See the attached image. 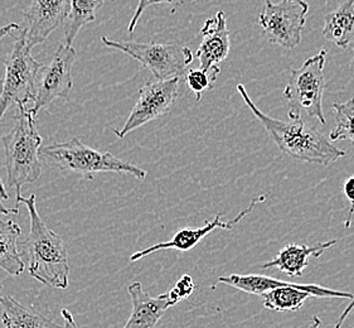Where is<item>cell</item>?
<instances>
[{"label":"cell","instance_id":"6da1fadb","mask_svg":"<svg viewBox=\"0 0 354 328\" xmlns=\"http://www.w3.org/2000/svg\"><path fill=\"white\" fill-rule=\"evenodd\" d=\"M236 89L241 95L242 100L245 101L252 114L261 122L272 142L277 144V148L285 156L297 159L299 162L324 167L346 156V150L334 145L315 127L303 122L301 115L289 110V122L271 118L256 107L248 96L245 86L239 84Z\"/></svg>","mask_w":354,"mask_h":328},{"label":"cell","instance_id":"7a4b0ae2","mask_svg":"<svg viewBox=\"0 0 354 328\" xmlns=\"http://www.w3.org/2000/svg\"><path fill=\"white\" fill-rule=\"evenodd\" d=\"M17 207H27L30 221L28 237L23 244V257L29 275L44 286L66 289L70 283V263L62 237L46 226L37 210V197L15 194Z\"/></svg>","mask_w":354,"mask_h":328},{"label":"cell","instance_id":"3957f363","mask_svg":"<svg viewBox=\"0 0 354 328\" xmlns=\"http://www.w3.org/2000/svg\"><path fill=\"white\" fill-rule=\"evenodd\" d=\"M18 113L10 133L3 136L4 158L8 174V187L15 188L17 194H21L26 185L38 181L42 173V162L39 149L42 138L36 128V116L30 114L27 105L17 104Z\"/></svg>","mask_w":354,"mask_h":328},{"label":"cell","instance_id":"277c9868","mask_svg":"<svg viewBox=\"0 0 354 328\" xmlns=\"http://www.w3.org/2000/svg\"><path fill=\"white\" fill-rule=\"evenodd\" d=\"M39 157L61 171L77 173L88 181H93L95 173L102 172L131 174L139 181H144L148 176V172L134 164L115 157L111 153L93 149L78 138H72L64 143L41 147Z\"/></svg>","mask_w":354,"mask_h":328},{"label":"cell","instance_id":"5b68a950","mask_svg":"<svg viewBox=\"0 0 354 328\" xmlns=\"http://www.w3.org/2000/svg\"><path fill=\"white\" fill-rule=\"evenodd\" d=\"M101 41L109 48L124 52L140 62L156 80L182 78L193 62L192 51L177 43L113 41L107 37H102Z\"/></svg>","mask_w":354,"mask_h":328},{"label":"cell","instance_id":"8992f818","mask_svg":"<svg viewBox=\"0 0 354 328\" xmlns=\"http://www.w3.org/2000/svg\"><path fill=\"white\" fill-rule=\"evenodd\" d=\"M326 61V50L308 58L301 67L291 71L288 84L283 89V96L290 104L289 110L300 115L304 111L308 116L315 118L323 125L326 122L323 113Z\"/></svg>","mask_w":354,"mask_h":328},{"label":"cell","instance_id":"52a82bcc","mask_svg":"<svg viewBox=\"0 0 354 328\" xmlns=\"http://www.w3.org/2000/svg\"><path fill=\"white\" fill-rule=\"evenodd\" d=\"M27 47L21 29L12 50L4 61L6 79L3 81V91L0 95V120L13 104H28L35 98V84L41 66Z\"/></svg>","mask_w":354,"mask_h":328},{"label":"cell","instance_id":"ba28073f","mask_svg":"<svg viewBox=\"0 0 354 328\" xmlns=\"http://www.w3.org/2000/svg\"><path fill=\"white\" fill-rule=\"evenodd\" d=\"M308 12L309 4L305 0H281L280 3L263 0L259 15L262 35L271 44L294 50L301 42Z\"/></svg>","mask_w":354,"mask_h":328},{"label":"cell","instance_id":"9c48e42d","mask_svg":"<svg viewBox=\"0 0 354 328\" xmlns=\"http://www.w3.org/2000/svg\"><path fill=\"white\" fill-rule=\"evenodd\" d=\"M76 56L77 53L72 46L61 44L50 64L41 66L35 84V105L28 109L33 116H37L44 107H50L57 98L68 99L73 86L72 69Z\"/></svg>","mask_w":354,"mask_h":328},{"label":"cell","instance_id":"30bf717a","mask_svg":"<svg viewBox=\"0 0 354 328\" xmlns=\"http://www.w3.org/2000/svg\"><path fill=\"white\" fill-rule=\"evenodd\" d=\"M179 82L180 78L148 81L140 89L139 99L129 115L128 120L119 130L113 129V133L119 138H124L135 129L142 128V125L168 114L177 101Z\"/></svg>","mask_w":354,"mask_h":328},{"label":"cell","instance_id":"8fae6325","mask_svg":"<svg viewBox=\"0 0 354 328\" xmlns=\"http://www.w3.org/2000/svg\"><path fill=\"white\" fill-rule=\"evenodd\" d=\"M266 199H268L266 194L255 197L254 200L250 202V205L231 221H222V214L218 212V214L214 216L212 221H205V225L201 226V228H182V230H179L173 235L169 242L158 243L156 245H153V246H150V248H147V249L136 251L130 257V262L131 263H136V262L142 260V257H148V255L154 254V253H158L159 250L174 249L178 250V251H182V253H187V251H189L193 248H196L205 239V236L209 235L216 228H223V230H228V231L234 230L248 215L251 214L255 210V207L257 205L263 203Z\"/></svg>","mask_w":354,"mask_h":328},{"label":"cell","instance_id":"7c38bea8","mask_svg":"<svg viewBox=\"0 0 354 328\" xmlns=\"http://www.w3.org/2000/svg\"><path fill=\"white\" fill-rule=\"evenodd\" d=\"M68 0H32L24 15L26 28L21 30L27 47L42 44L59 27L67 15Z\"/></svg>","mask_w":354,"mask_h":328},{"label":"cell","instance_id":"4fadbf2b","mask_svg":"<svg viewBox=\"0 0 354 328\" xmlns=\"http://www.w3.org/2000/svg\"><path fill=\"white\" fill-rule=\"evenodd\" d=\"M201 36L202 42L197 50L199 69L218 78L220 64L226 60L231 48L226 15L218 12L214 18L207 19L201 29Z\"/></svg>","mask_w":354,"mask_h":328},{"label":"cell","instance_id":"5bb4252c","mask_svg":"<svg viewBox=\"0 0 354 328\" xmlns=\"http://www.w3.org/2000/svg\"><path fill=\"white\" fill-rule=\"evenodd\" d=\"M263 307L274 312H298L310 297L352 300L353 293L340 292L317 284H295L280 286L262 294Z\"/></svg>","mask_w":354,"mask_h":328},{"label":"cell","instance_id":"9a60e30c","mask_svg":"<svg viewBox=\"0 0 354 328\" xmlns=\"http://www.w3.org/2000/svg\"><path fill=\"white\" fill-rule=\"evenodd\" d=\"M128 293L133 309L122 328H154L165 311L171 307L167 293L154 298L144 291L140 282H133L128 286Z\"/></svg>","mask_w":354,"mask_h":328},{"label":"cell","instance_id":"2e32d148","mask_svg":"<svg viewBox=\"0 0 354 328\" xmlns=\"http://www.w3.org/2000/svg\"><path fill=\"white\" fill-rule=\"evenodd\" d=\"M337 240H329L326 243H319L313 246L290 244L285 246L275 259L260 265V268L266 269H277L283 271L291 278H300L304 273L305 268L309 264L310 257H320L326 250L333 248Z\"/></svg>","mask_w":354,"mask_h":328},{"label":"cell","instance_id":"e0dca14e","mask_svg":"<svg viewBox=\"0 0 354 328\" xmlns=\"http://www.w3.org/2000/svg\"><path fill=\"white\" fill-rule=\"evenodd\" d=\"M1 322L6 328H62L33 308L23 306L9 294H0Z\"/></svg>","mask_w":354,"mask_h":328},{"label":"cell","instance_id":"ac0fdd59","mask_svg":"<svg viewBox=\"0 0 354 328\" xmlns=\"http://www.w3.org/2000/svg\"><path fill=\"white\" fill-rule=\"evenodd\" d=\"M323 37L339 48L347 50L354 41V0H344L324 17Z\"/></svg>","mask_w":354,"mask_h":328},{"label":"cell","instance_id":"d6986e66","mask_svg":"<svg viewBox=\"0 0 354 328\" xmlns=\"http://www.w3.org/2000/svg\"><path fill=\"white\" fill-rule=\"evenodd\" d=\"M21 228L17 222L0 219V269L12 277H19L24 271V260L18 251V239Z\"/></svg>","mask_w":354,"mask_h":328},{"label":"cell","instance_id":"ffe728a7","mask_svg":"<svg viewBox=\"0 0 354 328\" xmlns=\"http://www.w3.org/2000/svg\"><path fill=\"white\" fill-rule=\"evenodd\" d=\"M105 0H68V10L64 19V44L72 46L78 32L96 21V15Z\"/></svg>","mask_w":354,"mask_h":328},{"label":"cell","instance_id":"44dd1931","mask_svg":"<svg viewBox=\"0 0 354 328\" xmlns=\"http://www.w3.org/2000/svg\"><path fill=\"white\" fill-rule=\"evenodd\" d=\"M335 127L329 134L330 142L349 140L354 145V98L346 102H334Z\"/></svg>","mask_w":354,"mask_h":328},{"label":"cell","instance_id":"7402d4cb","mask_svg":"<svg viewBox=\"0 0 354 328\" xmlns=\"http://www.w3.org/2000/svg\"><path fill=\"white\" fill-rule=\"evenodd\" d=\"M185 84L191 89L192 93L196 95L197 101H199L205 91L212 89L217 78L202 69H192L185 73Z\"/></svg>","mask_w":354,"mask_h":328},{"label":"cell","instance_id":"603a6c76","mask_svg":"<svg viewBox=\"0 0 354 328\" xmlns=\"http://www.w3.org/2000/svg\"><path fill=\"white\" fill-rule=\"evenodd\" d=\"M193 291H194L193 278H192L191 275L185 274L182 278L178 280L176 286H173L169 292H167V295H168V300H169L171 307L176 306L180 300L191 297Z\"/></svg>","mask_w":354,"mask_h":328},{"label":"cell","instance_id":"cb8c5ba5","mask_svg":"<svg viewBox=\"0 0 354 328\" xmlns=\"http://www.w3.org/2000/svg\"><path fill=\"white\" fill-rule=\"evenodd\" d=\"M174 0H139V4L136 7L134 15L131 18V21L129 23V32L130 33H134L135 27L138 24V21L140 19L142 13L151 7V6H156V4H164V3H173Z\"/></svg>","mask_w":354,"mask_h":328},{"label":"cell","instance_id":"d4e9b609","mask_svg":"<svg viewBox=\"0 0 354 328\" xmlns=\"http://www.w3.org/2000/svg\"><path fill=\"white\" fill-rule=\"evenodd\" d=\"M343 192L346 194L348 201L351 202V207H349V211H348L347 219H346V228H351V222H352V217L354 214V176L349 177V179L344 182L343 185Z\"/></svg>","mask_w":354,"mask_h":328},{"label":"cell","instance_id":"484cf974","mask_svg":"<svg viewBox=\"0 0 354 328\" xmlns=\"http://www.w3.org/2000/svg\"><path fill=\"white\" fill-rule=\"evenodd\" d=\"M354 311V293H353V298L351 300V303L348 304L347 308L343 311V313L340 314L339 318L335 322V325H334V328H342L343 327V325H344V322L347 320L348 317L351 316V313H353Z\"/></svg>","mask_w":354,"mask_h":328},{"label":"cell","instance_id":"4316f807","mask_svg":"<svg viewBox=\"0 0 354 328\" xmlns=\"http://www.w3.org/2000/svg\"><path fill=\"white\" fill-rule=\"evenodd\" d=\"M19 29H21V27H19L17 23H10V24H8V26L0 27V42H1L6 37L9 36V35L17 33Z\"/></svg>","mask_w":354,"mask_h":328},{"label":"cell","instance_id":"83f0119b","mask_svg":"<svg viewBox=\"0 0 354 328\" xmlns=\"http://www.w3.org/2000/svg\"><path fill=\"white\" fill-rule=\"evenodd\" d=\"M61 313H62V318H64V327L62 328H80L71 312L67 308H64Z\"/></svg>","mask_w":354,"mask_h":328},{"label":"cell","instance_id":"f1b7e54d","mask_svg":"<svg viewBox=\"0 0 354 328\" xmlns=\"http://www.w3.org/2000/svg\"><path fill=\"white\" fill-rule=\"evenodd\" d=\"M18 212H19V207L8 208L7 206H4L3 199H1V196H0V215H18Z\"/></svg>","mask_w":354,"mask_h":328},{"label":"cell","instance_id":"f546056e","mask_svg":"<svg viewBox=\"0 0 354 328\" xmlns=\"http://www.w3.org/2000/svg\"><path fill=\"white\" fill-rule=\"evenodd\" d=\"M306 328H322V320L318 316H313L312 320L309 322V326Z\"/></svg>","mask_w":354,"mask_h":328},{"label":"cell","instance_id":"4dcf8cb0","mask_svg":"<svg viewBox=\"0 0 354 328\" xmlns=\"http://www.w3.org/2000/svg\"><path fill=\"white\" fill-rule=\"evenodd\" d=\"M0 196H1L3 200H9V194H8L7 188H6V185H4L1 176H0Z\"/></svg>","mask_w":354,"mask_h":328},{"label":"cell","instance_id":"1f68e13d","mask_svg":"<svg viewBox=\"0 0 354 328\" xmlns=\"http://www.w3.org/2000/svg\"><path fill=\"white\" fill-rule=\"evenodd\" d=\"M351 67H352V70L354 72V43H353V56H352V60H351Z\"/></svg>","mask_w":354,"mask_h":328},{"label":"cell","instance_id":"d6a6232c","mask_svg":"<svg viewBox=\"0 0 354 328\" xmlns=\"http://www.w3.org/2000/svg\"><path fill=\"white\" fill-rule=\"evenodd\" d=\"M1 91H3V80L0 79V95H1Z\"/></svg>","mask_w":354,"mask_h":328},{"label":"cell","instance_id":"836d02e7","mask_svg":"<svg viewBox=\"0 0 354 328\" xmlns=\"http://www.w3.org/2000/svg\"><path fill=\"white\" fill-rule=\"evenodd\" d=\"M1 286H3V284H1V282H0V288H1Z\"/></svg>","mask_w":354,"mask_h":328}]
</instances>
